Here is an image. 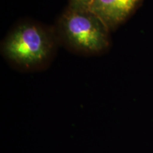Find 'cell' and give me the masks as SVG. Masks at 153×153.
Masks as SVG:
<instances>
[{
    "label": "cell",
    "instance_id": "obj_1",
    "mask_svg": "<svg viewBox=\"0 0 153 153\" xmlns=\"http://www.w3.org/2000/svg\"><path fill=\"white\" fill-rule=\"evenodd\" d=\"M57 40L72 52L100 55L108 50L111 31L89 9L68 5L57 23Z\"/></svg>",
    "mask_w": 153,
    "mask_h": 153
},
{
    "label": "cell",
    "instance_id": "obj_2",
    "mask_svg": "<svg viewBox=\"0 0 153 153\" xmlns=\"http://www.w3.org/2000/svg\"><path fill=\"white\" fill-rule=\"evenodd\" d=\"M57 40L55 30L33 22H23L7 34L1 51L11 64L26 70L45 65L51 60Z\"/></svg>",
    "mask_w": 153,
    "mask_h": 153
},
{
    "label": "cell",
    "instance_id": "obj_4",
    "mask_svg": "<svg viewBox=\"0 0 153 153\" xmlns=\"http://www.w3.org/2000/svg\"><path fill=\"white\" fill-rule=\"evenodd\" d=\"M93 0H70L69 5L79 8L89 9Z\"/></svg>",
    "mask_w": 153,
    "mask_h": 153
},
{
    "label": "cell",
    "instance_id": "obj_3",
    "mask_svg": "<svg viewBox=\"0 0 153 153\" xmlns=\"http://www.w3.org/2000/svg\"><path fill=\"white\" fill-rule=\"evenodd\" d=\"M143 0H93L89 9L110 31L116 29L138 9Z\"/></svg>",
    "mask_w": 153,
    "mask_h": 153
}]
</instances>
